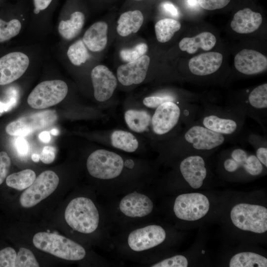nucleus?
<instances>
[{"label": "nucleus", "mask_w": 267, "mask_h": 267, "mask_svg": "<svg viewBox=\"0 0 267 267\" xmlns=\"http://www.w3.org/2000/svg\"><path fill=\"white\" fill-rule=\"evenodd\" d=\"M144 20L142 12L138 10L128 11L122 13L117 21V32L126 37L138 31Z\"/></svg>", "instance_id": "obj_26"}, {"label": "nucleus", "mask_w": 267, "mask_h": 267, "mask_svg": "<svg viewBox=\"0 0 267 267\" xmlns=\"http://www.w3.org/2000/svg\"><path fill=\"white\" fill-rule=\"evenodd\" d=\"M39 138L43 142L48 143L50 139V134L48 132L44 131L39 134Z\"/></svg>", "instance_id": "obj_45"}, {"label": "nucleus", "mask_w": 267, "mask_h": 267, "mask_svg": "<svg viewBox=\"0 0 267 267\" xmlns=\"http://www.w3.org/2000/svg\"><path fill=\"white\" fill-rule=\"evenodd\" d=\"M30 64L29 57L20 51H12L0 57V85L10 84L20 78Z\"/></svg>", "instance_id": "obj_16"}, {"label": "nucleus", "mask_w": 267, "mask_h": 267, "mask_svg": "<svg viewBox=\"0 0 267 267\" xmlns=\"http://www.w3.org/2000/svg\"><path fill=\"white\" fill-rule=\"evenodd\" d=\"M166 238L167 232L162 226L147 222L120 231L111 238V245L125 258L143 262Z\"/></svg>", "instance_id": "obj_4"}, {"label": "nucleus", "mask_w": 267, "mask_h": 267, "mask_svg": "<svg viewBox=\"0 0 267 267\" xmlns=\"http://www.w3.org/2000/svg\"><path fill=\"white\" fill-rule=\"evenodd\" d=\"M55 111L45 110L21 117L10 123L5 128L9 135L24 136L52 125L57 120Z\"/></svg>", "instance_id": "obj_14"}, {"label": "nucleus", "mask_w": 267, "mask_h": 267, "mask_svg": "<svg viewBox=\"0 0 267 267\" xmlns=\"http://www.w3.org/2000/svg\"><path fill=\"white\" fill-rule=\"evenodd\" d=\"M67 55L71 63L77 66L85 63L89 57L88 49L82 40H79L69 46Z\"/></svg>", "instance_id": "obj_31"}, {"label": "nucleus", "mask_w": 267, "mask_h": 267, "mask_svg": "<svg viewBox=\"0 0 267 267\" xmlns=\"http://www.w3.org/2000/svg\"><path fill=\"white\" fill-rule=\"evenodd\" d=\"M150 62V57L144 55L136 60L121 65L117 70L118 82L125 87L142 83L147 78Z\"/></svg>", "instance_id": "obj_19"}, {"label": "nucleus", "mask_w": 267, "mask_h": 267, "mask_svg": "<svg viewBox=\"0 0 267 267\" xmlns=\"http://www.w3.org/2000/svg\"><path fill=\"white\" fill-rule=\"evenodd\" d=\"M106 210L112 227L120 231L147 222L155 204L146 191V186L137 187L117 196Z\"/></svg>", "instance_id": "obj_3"}, {"label": "nucleus", "mask_w": 267, "mask_h": 267, "mask_svg": "<svg viewBox=\"0 0 267 267\" xmlns=\"http://www.w3.org/2000/svg\"><path fill=\"white\" fill-rule=\"evenodd\" d=\"M31 158L35 162H38L40 160L39 154H33L31 156Z\"/></svg>", "instance_id": "obj_47"}, {"label": "nucleus", "mask_w": 267, "mask_h": 267, "mask_svg": "<svg viewBox=\"0 0 267 267\" xmlns=\"http://www.w3.org/2000/svg\"><path fill=\"white\" fill-rule=\"evenodd\" d=\"M33 243L38 249L66 260L81 261L86 256V249L82 245L55 233H37L34 236Z\"/></svg>", "instance_id": "obj_7"}, {"label": "nucleus", "mask_w": 267, "mask_h": 267, "mask_svg": "<svg viewBox=\"0 0 267 267\" xmlns=\"http://www.w3.org/2000/svg\"><path fill=\"white\" fill-rule=\"evenodd\" d=\"M178 169L184 180L194 189L202 186L207 175L205 161L199 154L188 155L181 159Z\"/></svg>", "instance_id": "obj_17"}, {"label": "nucleus", "mask_w": 267, "mask_h": 267, "mask_svg": "<svg viewBox=\"0 0 267 267\" xmlns=\"http://www.w3.org/2000/svg\"><path fill=\"white\" fill-rule=\"evenodd\" d=\"M223 168L229 173H235L239 169H243L247 174L252 176L260 175L263 170V165L256 155L249 154L241 148H235L230 151L229 157L223 162Z\"/></svg>", "instance_id": "obj_18"}, {"label": "nucleus", "mask_w": 267, "mask_h": 267, "mask_svg": "<svg viewBox=\"0 0 267 267\" xmlns=\"http://www.w3.org/2000/svg\"><path fill=\"white\" fill-rule=\"evenodd\" d=\"M50 134L54 135H57L58 134V131L56 129H52L50 131Z\"/></svg>", "instance_id": "obj_48"}, {"label": "nucleus", "mask_w": 267, "mask_h": 267, "mask_svg": "<svg viewBox=\"0 0 267 267\" xmlns=\"http://www.w3.org/2000/svg\"><path fill=\"white\" fill-rule=\"evenodd\" d=\"M154 28L157 40L164 43L172 38L175 33L180 29L181 24L174 19L164 18L157 22Z\"/></svg>", "instance_id": "obj_29"}, {"label": "nucleus", "mask_w": 267, "mask_h": 267, "mask_svg": "<svg viewBox=\"0 0 267 267\" xmlns=\"http://www.w3.org/2000/svg\"><path fill=\"white\" fill-rule=\"evenodd\" d=\"M100 134V141L105 146L126 154L143 153L146 150V143L148 144L141 136L129 130H106Z\"/></svg>", "instance_id": "obj_11"}, {"label": "nucleus", "mask_w": 267, "mask_h": 267, "mask_svg": "<svg viewBox=\"0 0 267 267\" xmlns=\"http://www.w3.org/2000/svg\"><path fill=\"white\" fill-rule=\"evenodd\" d=\"M17 253L11 247H6L0 251V267H15Z\"/></svg>", "instance_id": "obj_38"}, {"label": "nucleus", "mask_w": 267, "mask_h": 267, "mask_svg": "<svg viewBox=\"0 0 267 267\" xmlns=\"http://www.w3.org/2000/svg\"><path fill=\"white\" fill-rule=\"evenodd\" d=\"M64 217L73 231L90 234L101 231L110 236L112 225L106 210L102 212L90 198L79 196L67 206Z\"/></svg>", "instance_id": "obj_5"}, {"label": "nucleus", "mask_w": 267, "mask_h": 267, "mask_svg": "<svg viewBox=\"0 0 267 267\" xmlns=\"http://www.w3.org/2000/svg\"><path fill=\"white\" fill-rule=\"evenodd\" d=\"M230 267H267V259L253 252H241L234 255L230 259Z\"/></svg>", "instance_id": "obj_28"}, {"label": "nucleus", "mask_w": 267, "mask_h": 267, "mask_svg": "<svg viewBox=\"0 0 267 267\" xmlns=\"http://www.w3.org/2000/svg\"><path fill=\"white\" fill-rule=\"evenodd\" d=\"M95 99L100 103L108 102L118 86L117 77L105 65L94 67L90 73Z\"/></svg>", "instance_id": "obj_15"}, {"label": "nucleus", "mask_w": 267, "mask_h": 267, "mask_svg": "<svg viewBox=\"0 0 267 267\" xmlns=\"http://www.w3.org/2000/svg\"><path fill=\"white\" fill-rule=\"evenodd\" d=\"M233 224L239 229L257 233L267 230V209L262 205L241 203L230 212Z\"/></svg>", "instance_id": "obj_9"}, {"label": "nucleus", "mask_w": 267, "mask_h": 267, "mask_svg": "<svg viewBox=\"0 0 267 267\" xmlns=\"http://www.w3.org/2000/svg\"><path fill=\"white\" fill-rule=\"evenodd\" d=\"M68 88L62 80L45 81L39 83L29 94L27 102L33 108L43 109L57 104L66 96Z\"/></svg>", "instance_id": "obj_10"}, {"label": "nucleus", "mask_w": 267, "mask_h": 267, "mask_svg": "<svg viewBox=\"0 0 267 267\" xmlns=\"http://www.w3.org/2000/svg\"><path fill=\"white\" fill-rule=\"evenodd\" d=\"M85 22V16L80 11L71 13L69 18L61 20L58 26V32L64 40L70 41L75 38L81 32Z\"/></svg>", "instance_id": "obj_25"}, {"label": "nucleus", "mask_w": 267, "mask_h": 267, "mask_svg": "<svg viewBox=\"0 0 267 267\" xmlns=\"http://www.w3.org/2000/svg\"><path fill=\"white\" fill-rule=\"evenodd\" d=\"M147 50V44L144 43H141L132 48H126L121 50L120 55L122 60L129 62L136 60L145 55Z\"/></svg>", "instance_id": "obj_34"}, {"label": "nucleus", "mask_w": 267, "mask_h": 267, "mask_svg": "<svg viewBox=\"0 0 267 267\" xmlns=\"http://www.w3.org/2000/svg\"><path fill=\"white\" fill-rule=\"evenodd\" d=\"M108 28L106 22L98 21L87 30L82 41L89 50L99 52L105 48L107 43Z\"/></svg>", "instance_id": "obj_23"}, {"label": "nucleus", "mask_w": 267, "mask_h": 267, "mask_svg": "<svg viewBox=\"0 0 267 267\" xmlns=\"http://www.w3.org/2000/svg\"><path fill=\"white\" fill-rule=\"evenodd\" d=\"M234 66L240 73L253 75L265 71L267 68V58L261 52L249 49H244L234 57Z\"/></svg>", "instance_id": "obj_20"}, {"label": "nucleus", "mask_w": 267, "mask_h": 267, "mask_svg": "<svg viewBox=\"0 0 267 267\" xmlns=\"http://www.w3.org/2000/svg\"><path fill=\"white\" fill-rule=\"evenodd\" d=\"M22 24L17 18L4 20L0 18V44L5 43L17 36Z\"/></svg>", "instance_id": "obj_32"}, {"label": "nucleus", "mask_w": 267, "mask_h": 267, "mask_svg": "<svg viewBox=\"0 0 267 267\" xmlns=\"http://www.w3.org/2000/svg\"><path fill=\"white\" fill-rule=\"evenodd\" d=\"M222 55L218 52H208L191 58L188 62L190 71L198 76L211 75L218 70L222 65Z\"/></svg>", "instance_id": "obj_21"}, {"label": "nucleus", "mask_w": 267, "mask_h": 267, "mask_svg": "<svg viewBox=\"0 0 267 267\" xmlns=\"http://www.w3.org/2000/svg\"><path fill=\"white\" fill-rule=\"evenodd\" d=\"M230 0H198L199 5L204 9L214 10L223 8Z\"/></svg>", "instance_id": "obj_40"}, {"label": "nucleus", "mask_w": 267, "mask_h": 267, "mask_svg": "<svg viewBox=\"0 0 267 267\" xmlns=\"http://www.w3.org/2000/svg\"><path fill=\"white\" fill-rule=\"evenodd\" d=\"M15 146L18 152L21 155H25L28 151V144L27 140L22 136L16 139Z\"/></svg>", "instance_id": "obj_43"}, {"label": "nucleus", "mask_w": 267, "mask_h": 267, "mask_svg": "<svg viewBox=\"0 0 267 267\" xmlns=\"http://www.w3.org/2000/svg\"><path fill=\"white\" fill-rule=\"evenodd\" d=\"M36 178V175L31 169H25L13 173L6 178V183L9 187L22 190L30 186Z\"/></svg>", "instance_id": "obj_30"}, {"label": "nucleus", "mask_w": 267, "mask_h": 267, "mask_svg": "<svg viewBox=\"0 0 267 267\" xmlns=\"http://www.w3.org/2000/svg\"><path fill=\"white\" fill-rule=\"evenodd\" d=\"M209 208V201L205 195L191 193L178 195L174 201L173 209L178 219L195 221L204 217Z\"/></svg>", "instance_id": "obj_12"}, {"label": "nucleus", "mask_w": 267, "mask_h": 267, "mask_svg": "<svg viewBox=\"0 0 267 267\" xmlns=\"http://www.w3.org/2000/svg\"><path fill=\"white\" fill-rule=\"evenodd\" d=\"M86 168L89 175L100 183L105 196L114 198L147 186L154 171L146 159L105 148L97 149L89 155Z\"/></svg>", "instance_id": "obj_1"}, {"label": "nucleus", "mask_w": 267, "mask_h": 267, "mask_svg": "<svg viewBox=\"0 0 267 267\" xmlns=\"http://www.w3.org/2000/svg\"><path fill=\"white\" fill-rule=\"evenodd\" d=\"M172 101L181 103L174 94L169 93H155L144 96L140 101L142 106L150 109H155L162 103Z\"/></svg>", "instance_id": "obj_33"}, {"label": "nucleus", "mask_w": 267, "mask_h": 267, "mask_svg": "<svg viewBox=\"0 0 267 267\" xmlns=\"http://www.w3.org/2000/svg\"><path fill=\"white\" fill-rule=\"evenodd\" d=\"M186 5L190 8H194L199 5L198 0H185Z\"/></svg>", "instance_id": "obj_46"}, {"label": "nucleus", "mask_w": 267, "mask_h": 267, "mask_svg": "<svg viewBox=\"0 0 267 267\" xmlns=\"http://www.w3.org/2000/svg\"><path fill=\"white\" fill-rule=\"evenodd\" d=\"M226 137L197 122L188 124L171 138L151 143L150 146L158 152L160 159H170L190 152L213 151L225 142Z\"/></svg>", "instance_id": "obj_2"}, {"label": "nucleus", "mask_w": 267, "mask_h": 267, "mask_svg": "<svg viewBox=\"0 0 267 267\" xmlns=\"http://www.w3.org/2000/svg\"><path fill=\"white\" fill-rule=\"evenodd\" d=\"M188 106L182 102L168 101L152 109L149 145L169 139L179 133L181 125L187 123L189 118Z\"/></svg>", "instance_id": "obj_6"}, {"label": "nucleus", "mask_w": 267, "mask_h": 267, "mask_svg": "<svg viewBox=\"0 0 267 267\" xmlns=\"http://www.w3.org/2000/svg\"><path fill=\"white\" fill-rule=\"evenodd\" d=\"M202 253L203 254H204L205 251H204V250H203V251H202Z\"/></svg>", "instance_id": "obj_49"}, {"label": "nucleus", "mask_w": 267, "mask_h": 267, "mask_svg": "<svg viewBox=\"0 0 267 267\" xmlns=\"http://www.w3.org/2000/svg\"><path fill=\"white\" fill-rule=\"evenodd\" d=\"M261 137H258V141L256 136L250 137V142L256 147V156L260 162L266 167H267V148L265 141H261Z\"/></svg>", "instance_id": "obj_37"}, {"label": "nucleus", "mask_w": 267, "mask_h": 267, "mask_svg": "<svg viewBox=\"0 0 267 267\" xmlns=\"http://www.w3.org/2000/svg\"><path fill=\"white\" fill-rule=\"evenodd\" d=\"M162 6L164 9L172 16L178 17V11L172 3L166 1L162 3Z\"/></svg>", "instance_id": "obj_44"}, {"label": "nucleus", "mask_w": 267, "mask_h": 267, "mask_svg": "<svg viewBox=\"0 0 267 267\" xmlns=\"http://www.w3.org/2000/svg\"><path fill=\"white\" fill-rule=\"evenodd\" d=\"M147 265L151 267H186L188 261L185 256L177 255Z\"/></svg>", "instance_id": "obj_36"}, {"label": "nucleus", "mask_w": 267, "mask_h": 267, "mask_svg": "<svg viewBox=\"0 0 267 267\" xmlns=\"http://www.w3.org/2000/svg\"><path fill=\"white\" fill-rule=\"evenodd\" d=\"M215 36L211 33L203 32L191 38L185 37L179 43L181 50L189 54H194L200 48L204 50H210L216 44Z\"/></svg>", "instance_id": "obj_24"}, {"label": "nucleus", "mask_w": 267, "mask_h": 267, "mask_svg": "<svg viewBox=\"0 0 267 267\" xmlns=\"http://www.w3.org/2000/svg\"><path fill=\"white\" fill-rule=\"evenodd\" d=\"M59 178L52 171L43 172L22 192L20 203L24 208L32 207L52 194L59 183Z\"/></svg>", "instance_id": "obj_13"}, {"label": "nucleus", "mask_w": 267, "mask_h": 267, "mask_svg": "<svg viewBox=\"0 0 267 267\" xmlns=\"http://www.w3.org/2000/svg\"><path fill=\"white\" fill-rule=\"evenodd\" d=\"M11 166V159L5 151L0 152V184L6 178Z\"/></svg>", "instance_id": "obj_39"}, {"label": "nucleus", "mask_w": 267, "mask_h": 267, "mask_svg": "<svg viewBox=\"0 0 267 267\" xmlns=\"http://www.w3.org/2000/svg\"><path fill=\"white\" fill-rule=\"evenodd\" d=\"M245 115L244 110L238 105L225 110H208L198 122L208 129L227 137L237 134L241 129Z\"/></svg>", "instance_id": "obj_8"}, {"label": "nucleus", "mask_w": 267, "mask_h": 267, "mask_svg": "<svg viewBox=\"0 0 267 267\" xmlns=\"http://www.w3.org/2000/svg\"></svg>", "instance_id": "obj_51"}, {"label": "nucleus", "mask_w": 267, "mask_h": 267, "mask_svg": "<svg viewBox=\"0 0 267 267\" xmlns=\"http://www.w3.org/2000/svg\"><path fill=\"white\" fill-rule=\"evenodd\" d=\"M262 16L249 8L238 11L231 21V29L239 34H249L258 30L262 23Z\"/></svg>", "instance_id": "obj_22"}, {"label": "nucleus", "mask_w": 267, "mask_h": 267, "mask_svg": "<svg viewBox=\"0 0 267 267\" xmlns=\"http://www.w3.org/2000/svg\"><path fill=\"white\" fill-rule=\"evenodd\" d=\"M247 105L243 109L245 111L252 113H265L267 108V84L259 85L252 90L249 93L247 100Z\"/></svg>", "instance_id": "obj_27"}, {"label": "nucleus", "mask_w": 267, "mask_h": 267, "mask_svg": "<svg viewBox=\"0 0 267 267\" xmlns=\"http://www.w3.org/2000/svg\"><path fill=\"white\" fill-rule=\"evenodd\" d=\"M33 12L36 15L45 12L53 5L55 0H32Z\"/></svg>", "instance_id": "obj_41"}, {"label": "nucleus", "mask_w": 267, "mask_h": 267, "mask_svg": "<svg viewBox=\"0 0 267 267\" xmlns=\"http://www.w3.org/2000/svg\"></svg>", "instance_id": "obj_50"}, {"label": "nucleus", "mask_w": 267, "mask_h": 267, "mask_svg": "<svg viewBox=\"0 0 267 267\" xmlns=\"http://www.w3.org/2000/svg\"><path fill=\"white\" fill-rule=\"evenodd\" d=\"M40 265L32 252L21 248L17 253L15 267H39Z\"/></svg>", "instance_id": "obj_35"}, {"label": "nucleus", "mask_w": 267, "mask_h": 267, "mask_svg": "<svg viewBox=\"0 0 267 267\" xmlns=\"http://www.w3.org/2000/svg\"><path fill=\"white\" fill-rule=\"evenodd\" d=\"M56 150L54 147L50 146H44L39 154L40 159L45 164L52 163L55 156Z\"/></svg>", "instance_id": "obj_42"}]
</instances>
